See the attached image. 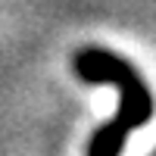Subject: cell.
I'll return each mask as SVG.
<instances>
[{
  "label": "cell",
  "instance_id": "obj_1",
  "mask_svg": "<svg viewBox=\"0 0 156 156\" xmlns=\"http://www.w3.org/2000/svg\"><path fill=\"white\" fill-rule=\"evenodd\" d=\"M75 75L87 84H112L119 90V109L115 115L100 125L87 144V156H122L128 134L134 128L153 119V94L140 72L119 53H109L103 47H84L75 53Z\"/></svg>",
  "mask_w": 156,
  "mask_h": 156
}]
</instances>
